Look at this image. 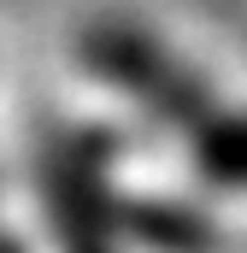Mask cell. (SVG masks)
<instances>
[{"label": "cell", "mask_w": 247, "mask_h": 253, "mask_svg": "<svg viewBox=\"0 0 247 253\" xmlns=\"http://www.w3.org/2000/svg\"><path fill=\"white\" fill-rule=\"evenodd\" d=\"M82 59L88 71H100L106 83H118L135 106H147L153 118L177 129L188 141V153L200 159V171L218 189H236L247 171V135L236 124L230 106H218L206 94V83L188 71L159 36L135 30V24H94L82 36Z\"/></svg>", "instance_id": "6da1fadb"}, {"label": "cell", "mask_w": 247, "mask_h": 253, "mask_svg": "<svg viewBox=\"0 0 247 253\" xmlns=\"http://www.w3.org/2000/svg\"><path fill=\"white\" fill-rule=\"evenodd\" d=\"M47 206L65 253H118V212L106 194V153L94 135H59L47 147Z\"/></svg>", "instance_id": "7a4b0ae2"}, {"label": "cell", "mask_w": 247, "mask_h": 253, "mask_svg": "<svg viewBox=\"0 0 247 253\" xmlns=\"http://www.w3.org/2000/svg\"><path fill=\"white\" fill-rule=\"evenodd\" d=\"M124 230L153 242L165 253H206L212 248V224L188 206H171V200H153V206H129L124 212Z\"/></svg>", "instance_id": "3957f363"}]
</instances>
